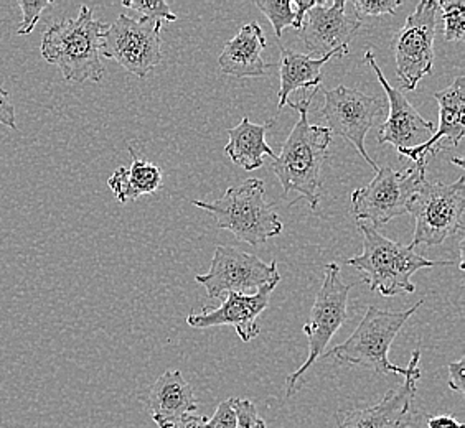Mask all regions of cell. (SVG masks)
I'll list each match as a JSON object with an SVG mask.
<instances>
[{
  "mask_svg": "<svg viewBox=\"0 0 465 428\" xmlns=\"http://www.w3.org/2000/svg\"><path fill=\"white\" fill-rule=\"evenodd\" d=\"M312 96L301 99L299 102H287L299 112V121L287 137L281 153L272 160L271 170L278 177L284 195L295 191L307 199L312 209H317L321 203L322 165L329 157L331 132L327 127L309 122Z\"/></svg>",
  "mask_w": 465,
  "mask_h": 428,
  "instance_id": "1",
  "label": "cell"
},
{
  "mask_svg": "<svg viewBox=\"0 0 465 428\" xmlns=\"http://www.w3.org/2000/svg\"><path fill=\"white\" fill-rule=\"evenodd\" d=\"M422 304L424 300H420L403 312L380 310L370 305L351 336L345 343L325 351L322 357H331L337 365L368 367L376 374H400L404 379L411 375L422 377L420 349L412 351L410 365L406 367L396 366L388 359L394 338Z\"/></svg>",
  "mask_w": 465,
  "mask_h": 428,
  "instance_id": "2",
  "label": "cell"
},
{
  "mask_svg": "<svg viewBox=\"0 0 465 428\" xmlns=\"http://www.w3.org/2000/svg\"><path fill=\"white\" fill-rule=\"evenodd\" d=\"M357 228L363 234V250L347 264L357 268L371 292H380L383 297L414 294L416 286L411 277L418 270L454 266L452 260L426 259L411 246L388 239L365 221H357Z\"/></svg>",
  "mask_w": 465,
  "mask_h": 428,
  "instance_id": "3",
  "label": "cell"
},
{
  "mask_svg": "<svg viewBox=\"0 0 465 428\" xmlns=\"http://www.w3.org/2000/svg\"><path fill=\"white\" fill-rule=\"evenodd\" d=\"M106 28L104 22L94 18L90 7L81 5L78 17L63 18L46 28L40 52L46 63L60 68L64 80L99 83L104 76L101 38Z\"/></svg>",
  "mask_w": 465,
  "mask_h": 428,
  "instance_id": "4",
  "label": "cell"
},
{
  "mask_svg": "<svg viewBox=\"0 0 465 428\" xmlns=\"http://www.w3.org/2000/svg\"><path fill=\"white\" fill-rule=\"evenodd\" d=\"M193 206L212 214L220 229H228L238 241L260 246L279 236L284 224L266 201L264 181L248 179L228 188L223 198L213 201H193Z\"/></svg>",
  "mask_w": 465,
  "mask_h": 428,
  "instance_id": "5",
  "label": "cell"
},
{
  "mask_svg": "<svg viewBox=\"0 0 465 428\" xmlns=\"http://www.w3.org/2000/svg\"><path fill=\"white\" fill-rule=\"evenodd\" d=\"M414 219L411 248L439 246L450 236H464L465 179L454 183L424 181L406 206Z\"/></svg>",
  "mask_w": 465,
  "mask_h": 428,
  "instance_id": "6",
  "label": "cell"
},
{
  "mask_svg": "<svg viewBox=\"0 0 465 428\" xmlns=\"http://www.w3.org/2000/svg\"><path fill=\"white\" fill-rule=\"evenodd\" d=\"M323 284L315 297L311 310V320L305 323L302 328L309 343V356L302 366L295 369L294 373L287 377V397L294 395L301 377L311 369L317 359L323 356L335 333L349 321L347 306L350 290L353 286H345L341 282V268L335 262L327 264L323 268Z\"/></svg>",
  "mask_w": 465,
  "mask_h": 428,
  "instance_id": "7",
  "label": "cell"
},
{
  "mask_svg": "<svg viewBox=\"0 0 465 428\" xmlns=\"http://www.w3.org/2000/svg\"><path fill=\"white\" fill-rule=\"evenodd\" d=\"M426 169L414 165L403 171L391 167L376 170L375 179L367 187L351 193V214L357 221H368L375 229L390 223L406 213L412 195L426 181Z\"/></svg>",
  "mask_w": 465,
  "mask_h": 428,
  "instance_id": "8",
  "label": "cell"
},
{
  "mask_svg": "<svg viewBox=\"0 0 465 428\" xmlns=\"http://www.w3.org/2000/svg\"><path fill=\"white\" fill-rule=\"evenodd\" d=\"M161 30L162 22L121 14L103 34L101 54L143 80L162 63Z\"/></svg>",
  "mask_w": 465,
  "mask_h": 428,
  "instance_id": "9",
  "label": "cell"
},
{
  "mask_svg": "<svg viewBox=\"0 0 465 428\" xmlns=\"http://www.w3.org/2000/svg\"><path fill=\"white\" fill-rule=\"evenodd\" d=\"M438 10V2L420 0L403 28L394 35L391 46L396 74L403 90H416L420 81L432 72Z\"/></svg>",
  "mask_w": 465,
  "mask_h": 428,
  "instance_id": "10",
  "label": "cell"
},
{
  "mask_svg": "<svg viewBox=\"0 0 465 428\" xmlns=\"http://www.w3.org/2000/svg\"><path fill=\"white\" fill-rule=\"evenodd\" d=\"M205 287L210 298H223L230 294L252 295L274 280H281L278 260L264 262L258 256L246 254L232 246H216L212 268L195 277Z\"/></svg>",
  "mask_w": 465,
  "mask_h": 428,
  "instance_id": "11",
  "label": "cell"
},
{
  "mask_svg": "<svg viewBox=\"0 0 465 428\" xmlns=\"http://www.w3.org/2000/svg\"><path fill=\"white\" fill-rule=\"evenodd\" d=\"M325 104L319 111L327 121V129L331 135H339L349 141L363 160L373 170H378L376 161L368 155L365 139L370 129L376 124L378 117L385 112V99L368 96L361 91L351 90L347 86H337L335 90H327Z\"/></svg>",
  "mask_w": 465,
  "mask_h": 428,
  "instance_id": "12",
  "label": "cell"
},
{
  "mask_svg": "<svg viewBox=\"0 0 465 428\" xmlns=\"http://www.w3.org/2000/svg\"><path fill=\"white\" fill-rule=\"evenodd\" d=\"M365 62L371 66L381 88L385 90L388 104H390L388 119L378 132V143H381V145L391 143L400 152V151L414 149L420 143L430 141V135L434 134V131H436L434 122L420 116V112L416 111V107L404 98L403 92L394 90L393 86L385 80L371 50L365 52Z\"/></svg>",
  "mask_w": 465,
  "mask_h": 428,
  "instance_id": "13",
  "label": "cell"
},
{
  "mask_svg": "<svg viewBox=\"0 0 465 428\" xmlns=\"http://www.w3.org/2000/svg\"><path fill=\"white\" fill-rule=\"evenodd\" d=\"M279 282L281 280H274L252 295H226L222 306L218 308L205 306L200 313H190L187 323L195 330L230 325L236 330V335L242 338V343H250L260 336L258 318L261 313L268 308L271 295Z\"/></svg>",
  "mask_w": 465,
  "mask_h": 428,
  "instance_id": "14",
  "label": "cell"
},
{
  "mask_svg": "<svg viewBox=\"0 0 465 428\" xmlns=\"http://www.w3.org/2000/svg\"><path fill=\"white\" fill-rule=\"evenodd\" d=\"M345 7L343 0L333 2L331 5L321 0L309 10L301 28L309 56L319 54L322 58L341 46H349L350 40L357 35L361 18L351 15Z\"/></svg>",
  "mask_w": 465,
  "mask_h": 428,
  "instance_id": "15",
  "label": "cell"
},
{
  "mask_svg": "<svg viewBox=\"0 0 465 428\" xmlns=\"http://www.w3.org/2000/svg\"><path fill=\"white\" fill-rule=\"evenodd\" d=\"M464 96V76H457L446 90L434 92V98L439 102V129L430 135V141L398 153L403 159L414 161L418 167H428L430 157H436L444 149V141L448 142L446 147H459L465 134Z\"/></svg>",
  "mask_w": 465,
  "mask_h": 428,
  "instance_id": "16",
  "label": "cell"
},
{
  "mask_svg": "<svg viewBox=\"0 0 465 428\" xmlns=\"http://www.w3.org/2000/svg\"><path fill=\"white\" fill-rule=\"evenodd\" d=\"M420 375L406 377L401 387L386 393L376 405L341 412L337 428H408L414 417V397Z\"/></svg>",
  "mask_w": 465,
  "mask_h": 428,
  "instance_id": "17",
  "label": "cell"
},
{
  "mask_svg": "<svg viewBox=\"0 0 465 428\" xmlns=\"http://www.w3.org/2000/svg\"><path fill=\"white\" fill-rule=\"evenodd\" d=\"M268 42L262 28L258 22L252 20L242 25L238 35L224 45L223 52L218 56L220 70L226 76L236 80L266 76L269 68L272 66L261 56Z\"/></svg>",
  "mask_w": 465,
  "mask_h": 428,
  "instance_id": "18",
  "label": "cell"
},
{
  "mask_svg": "<svg viewBox=\"0 0 465 428\" xmlns=\"http://www.w3.org/2000/svg\"><path fill=\"white\" fill-rule=\"evenodd\" d=\"M147 405L159 428L172 427L183 415L198 409L193 387L185 381L179 369H167L159 375L147 395Z\"/></svg>",
  "mask_w": 465,
  "mask_h": 428,
  "instance_id": "19",
  "label": "cell"
},
{
  "mask_svg": "<svg viewBox=\"0 0 465 428\" xmlns=\"http://www.w3.org/2000/svg\"><path fill=\"white\" fill-rule=\"evenodd\" d=\"M349 54V46H341L322 58H312L309 54H299L294 50L281 48V90L278 96V109L287 106L291 92L297 90H317L322 84V68L331 58H341Z\"/></svg>",
  "mask_w": 465,
  "mask_h": 428,
  "instance_id": "20",
  "label": "cell"
},
{
  "mask_svg": "<svg viewBox=\"0 0 465 428\" xmlns=\"http://www.w3.org/2000/svg\"><path fill=\"white\" fill-rule=\"evenodd\" d=\"M271 124H252L250 117H242V122L228 129V143L224 145V153L234 165H240L246 171L261 169L264 157L272 160L276 153L266 142V132Z\"/></svg>",
  "mask_w": 465,
  "mask_h": 428,
  "instance_id": "21",
  "label": "cell"
},
{
  "mask_svg": "<svg viewBox=\"0 0 465 428\" xmlns=\"http://www.w3.org/2000/svg\"><path fill=\"white\" fill-rule=\"evenodd\" d=\"M127 151L133 157L131 167H119L108 179L109 190L123 205L143 195H153L163 183L162 170L155 163L141 159L133 145H129Z\"/></svg>",
  "mask_w": 465,
  "mask_h": 428,
  "instance_id": "22",
  "label": "cell"
},
{
  "mask_svg": "<svg viewBox=\"0 0 465 428\" xmlns=\"http://www.w3.org/2000/svg\"><path fill=\"white\" fill-rule=\"evenodd\" d=\"M438 9L442 12L444 36L448 42H462L465 35L464 0H440Z\"/></svg>",
  "mask_w": 465,
  "mask_h": 428,
  "instance_id": "23",
  "label": "cell"
},
{
  "mask_svg": "<svg viewBox=\"0 0 465 428\" xmlns=\"http://www.w3.org/2000/svg\"><path fill=\"white\" fill-rule=\"evenodd\" d=\"M254 5L269 18L271 25L274 28L276 38L281 42L282 32L286 27H295L294 12L291 0L274 2V0H256Z\"/></svg>",
  "mask_w": 465,
  "mask_h": 428,
  "instance_id": "24",
  "label": "cell"
},
{
  "mask_svg": "<svg viewBox=\"0 0 465 428\" xmlns=\"http://www.w3.org/2000/svg\"><path fill=\"white\" fill-rule=\"evenodd\" d=\"M125 9L134 10L141 18L155 20V22H175L177 15L172 12L171 5L163 0H135V2H123Z\"/></svg>",
  "mask_w": 465,
  "mask_h": 428,
  "instance_id": "25",
  "label": "cell"
},
{
  "mask_svg": "<svg viewBox=\"0 0 465 428\" xmlns=\"http://www.w3.org/2000/svg\"><path fill=\"white\" fill-rule=\"evenodd\" d=\"M52 5H54V2H50V0H35V2L18 0V7L22 10V22L18 24L17 35L32 34L38 20L42 17V14Z\"/></svg>",
  "mask_w": 465,
  "mask_h": 428,
  "instance_id": "26",
  "label": "cell"
},
{
  "mask_svg": "<svg viewBox=\"0 0 465 428\" xmlns=\"http://www.w3.org/2000/svg\"><path fill=\"white\" fill-rule=\"evenodd\" d=\"M234 412H236V428H268L264 419H261L256 405L248 399L234 397Z\"/></svg>",
  "mask_w": 465,
  "mask_h": 428,
  "instance_id": "27",
  "label": "cell"
},
{
  "mask_svg": "<svg viewBox=\"0 0 465 428\" xmlns=\"http://www.w3.org/2000/svg\"><path fill=\"white\" fill-rule=\"evenodd\" d=\"M403 4V0H355L353 5L357 10V17H381V15H394L396 9Z\"/></svg>",
  "mask_w": 465,
  "mask_h": 428,
  "instance_id": "28",
  "label": "cell"
},
{
  "mask_svg": "<svg viewBox=\"0 0 465 428\" xmlns=\"http://www.w3.org/2000/svg\"><path fill=\"white\" fill-rule=\"evenodd\" d=\"M206 428H236V412L234 397L222 402L215 411V415L206 420Z\"/></svg>",
  "mask_w": 465,
  "mask_h": 428,
  "instance_id": "29",
  "label": "cell"
},
{
  "mask_svg": "<svg viewBox=\"0 0 465 428\" xmlns=\"http://www.w3.org/2000/svg\"><path fill=\"white\" fill-rule=\"evenodd\" d=\"M0 124L9 127L12 131H17L15 106L10 99L9 91L2 86H0Z\"/></svg>",
  "mask_w": 465,
  "mask_h": 428,
  "instance_id": "30",
  "label": "cell"
},
{
  "mask_svg": "<svg viewBox=\"0 0 465 428\" xmlns=\"http://www.w3.org/2000/svg\"><path fill=\"white\" fill-rule=\"evenodd\" d=\"M465 357H460L456 363H450L448 366V384L449 389L456 391V393H465Z\"/></svg>",
  "mask_w": 465,
  "mask_h": 428,
  "instance_id": "31",
  "label": "cell"
},
{
  "mask_svg": "<svg viewBox=\"0 0 465 428\" xmlns=\"http://www.w3.org/2000/svg\"><path fill=\"white\" fill-rule=\"evenodd\" d=\"M294 7L295 30H301L304 25L305 15L309 14V10L313 9L317 5V0H294L291 2Z\"/></svg>",
  "mask_w": 465,
  "mask_h": 428,
  "instance_id": "32",
  "label": "cell"
},
{
  "mask_svg": "<svg viewBox=\"0 0 465 428\" xmlns=\"http://www.w3.org/2000/svg\"><path fill=\"white\" fill-rule=\"evenodd\" d=\"M428 428H465L462 422L454 417V415H434L428 417Z\"/></svg>",
  "mask_w": 465,
  "mask_h": 428,
  "instance_id": "33",
  "label": "cell"
},
{
  "mask_svg": "<svg viewBox=\"0 0 465 428\" xmlns=\"http://www.w3.org/2000/svg\"><path fill=\"white\" fill-rule=\"evenodd\" d=\"M206 417L203 415H193V413H188L183 415L182 419L177 420L172 427L169 428H206Z\"/></svg>",
  "mask_w": 465,
  "mask_h": 428,
  "instance_id": "34",
  "label": "cell"
},
{
  "mask_svg": "<svg viewBox=\"0 0 465 428\" xmlns=\"http://www.w3.org/2000/svg\"><path fill=\"white\" fill-rule=\"evenodd\" d=\"M452 161H454V163H457V165H459V167H460V169H462V167H464V161L459 160V159H452Z\"/></svg>",
  "mask_w": 465,
  "mask_h": 428,
  "instance_id": "35",
  "label": "cell"
}]
</instances>
